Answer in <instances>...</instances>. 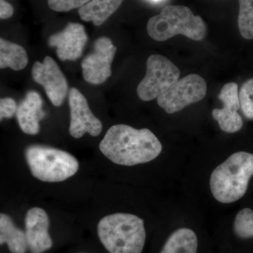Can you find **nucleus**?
<instances>
[{
    "instance_id": "nucleus-1",
    "label": "nucleus",
    "mask_w": 253,
    "mask_h": 253,
    "mask_svg": "<svg viewBox=\"0 0 253 253\" xmlns=\"http://www.w3.org/2000/svg\"><path fill=\"white\" fill-rule=\"evenodd\" d=\"M101 152L116 164L134 166L156 159L163 147L149 129H136L126 125L111 126L99 144Z\"/></svg>"
},
{
    "instance_id": "nucleus-2",
    "label": "nucleus",
    "mask_w": 253,
    "mask_h": 253,
    "mask_svg": "<svg viewBox=\"0 0 253 253\" xmlns=\"http://www.w3.org/2000/svg\"><path fill=\"white\" fill-rule=\"evenodd\" d=\"M101 244L110 253H141L146 241L142 219L128 213L103 217L97 226Z\"/></svg>"
},
{
    "instance_id": "nucleus-3",
    "label": "nucleus",
    "mask_w": 253,
    "mask_h": 253,
    "mask_svg": "<svg viewBox=\"0 0 253 253\" xmlns=\"http://www.w3.org/2000/svg\"><path fill=\"white\" fill-rule=\"evenodd\" d=\"M253 176V154L240 151L214 169L210 185L214 199L222 204L236 202L247 191Z\"/></svg>"
},
{
    "instance_id": "nucleus-4",
    "label": "nucleus",
    "mask_w": 253,
    "mask_h": 253,
    "mask_svg": "<svg viewBox=\"0 0 253 253\" xmlns=\"http://www.w3.org/2000/svg\"><path fill=\"white\" fill-rule=\"evenodd\" d=\"M206 31L202 18L195 16L185 6H165L159 14L150 18L147 23L148 34L159 42L167 41L176 35H183L193 41H202Z\"/></svg>"
},
{
    "instance_id": "nucleus-5",
    "label": "nucleus",
    "mask_w": 253,
    "mask_h": 253,
    "mask_svg": "<svg viewBox=\"0 0 253 253\" xmlns=\"http://www.w3.org/2000/svg\"><path fill=\"white\" fill-rule=\"evenodd\" d=\"M26 159L33 176L46 182L66 180L79 169V163L74 156L49 146H29L26 149Z\"/></svg>"
},
{
    "instance_id": "nucleus-6",
    "label": "nucleus",
    "mask_w": 253,
    "mask_h": 253,
    "mask_svg": "<svg viewBox=\"0 0 253 253\" xmlns=\"http://www.w3.org/2000/svg\"><path fill=\"white\" fill-rule=\"evenodd\" d=\"M146 67V76L137 87L138 96L142 101H152L158 98L179 81V68L161 55L150 56Z\"/></svg>"
},
{
    "instance_id": "nucleus-7",
    "label": "nucleus",
    "mask_w": 253,
    "mask_h": 253,
    "mask_svg": "<svg viewBox=\"0 0 253 253\" xmlns=\"http://www.w3.org/2000/svg\"><path fill=\"white\" fill-rule=\"evenodd\" d=\"M207 93V84L199 75L190 74L179 80L157 98L158 104L169 114L201 101Z\"/></svg>"
},
{
    "instance_id": "nucleus-8",
    "label": "nucleus",
    "mask_w": 253,
    "mask_h": 253,
    "mask_svg": "<svg viewBox=\"0 0 253 253\" xmlns=\"http://www.w3.org/2000/svg\"><path fill=\"white\" fill-rule=\"evenodd\" d=\"M116 47L106 37L95 41L94 50L81 63L84 81L92 84H103L111 76V63Z\"/></svg>"
},
{
    "instance_id": "nucleus-9",
    "label": "nucleus",
    "mask_w": 253,
    "mask_h": 253,
    "mask_svg": "<svg viewBox=\"0 0 253 253\" xmlns=\"http://www.w3.org/2000/svg\"><path fill=\"white\" fill-rule=\"evenodd\" d=\"M33 80L44 87L48 98L55 106L63 104L68 92V84L57 63L49 56L42 63L36 61L32 68Z\"/></svg>"
},
{
    "instance_id": "nucleus-10",
    "label": "nucleus",
    "mask_w": 253,
    "mask_h": 253,
    "mask_svg": "<svg viewBox=\"0 0 253 253\" xmlns=\"http://www.w3.org/2000/svg\"><path fill=\"white\" fill-rule=\"evenodd\" d=\"M71 123L69 131L75 139H79L85 133L96 136L102 131V123L94 116L84 95L76 88L69 91Z\"/></svg>"
},
{
    "instance_id": "nucleus-11",
    "label": "nucleus",
    "mask_w": 253,
    "mask_h": 253,
    "mask_svg": "<svg viewBox=\"0 0 253 253\" xmlns=\"http://www.w3.org/2000/svg\"><path fill=\"white\" fill-rule=\"evenodd\" d=\"M87 40L83 25L69 23L62 31L49 37L48 44L56 47V54L61 61H75L81 57Z\"/></svg>"
},
{
    "instance_id": "nucleus-12",
    "label": "nucleus",
    "mask_w": 253,
    "mask_h": 253,
    "mask_svg": "<svg viewBox=\"0 0 253 253\" xmlns=\"http://www.w3.org/2000/svg\"><path fill=\"white\" fill-rule=\"evenodd\" d=\"M223 104V109H215L212 111V116L219 123L221 129L227 133H234L243 126V120L238 111L240 105L238 84L229 83L223 86L218 96Z\"/></svg>"
},
{
    "instance_id": "nucleus-13",
    "label": "nucleus",
    "mask_w": 253,
    "mask_h": 253,
    "mask_svg": "<svg viewBox=\"0 0 253 253\" xmlns=\"http://www.w3.org/2000/svg\"><path fill=\"white\" fill-rule=\"evenodd\" d=\"M25 224L28 247L32 253H43L52 247V240L49 234V217L44 210L41 208L30 209Z\"/></svg>"
},
{
    "instance_id": "nucleus-14",
    "label": "nucleus",
    "mask_w": 253,
    "mask_h": 253,
    "mask_svg": "<svg viewBox=\"0 0 253 253\" xmlns=\"http://www.w3.org/2000/svg\"><path fill=\"white\" fill-rule=\"evenodd\" d=\"M42 103L41 95L36 91H30L18 105L16 117L21 130L26 134L36 135L39 133L40 122L45 116Z\"/></svg>"
},
{
    "instance_id": "nucleus-15",
    "label": "nucleus",
    "mask_w": 253,
    "mask_h": 253,
    "mask_svg": "<svg viewBox=\"0 0 253 253\" xmlns=\"http://www.w3.org/2000/svg\"><path fill=\"white\" fill-rule=\"evenodd\" d=\"M123 0H91L78 10L83 21L99 26L120 7Z\"/></svg>"
},
{
    "instance_id": "nucleus-16",
    "label": "nucleus",
    "mask_w": 253,
    "mask_h": 253,
    "mask_svg": "<svg viewBox=\"0 0 253 253\" xmlns=\"http://www.w3.org/2000/svg\"><path fill=\"white\" fill-rule=\"evenodd\" d=\"M6 244L11 253H26L28 249L26 232L16 227L9 215L0 214V244Z\"/></svg>"
},
{
    "instance_id": "nucleus-17",
    "label": "nucleus",
    "mask_w": 253,
    "mask_h": 253,
    "mask_svg": "<svg viewBox=\"0 0 253 253\" xmlns=\"http://www.w3.org/2000/svg\"><path fill=\"white\" fill-rule=\"evenodd\" d=\"M28 58L24 48L19 44L0 40V68L21 71L27 66Z\"/></svg>"
},
{
    "instance_id": "nucleus-18",
    "label": "nucleus",
    "mask_w": 253,
    "mask_h": 253,
    "mask_svg": "<svg viewBox=\"0 0 253 253\" xmlns=\"http://www.w3.org/2000/svg\"><path fill=\"white\" fill-rule=\"evenodd\" d=\"M198 238L187 228L178 229L169 236L161 253H196Z\"/></svg>"
},
{
    "instance_id": "nucleus-19",
    "label": "nucleus",
    "mask_w": 253,
    "mask_h": 253,
    "mask_svg": "<svg viewBox=\"0 0 253 253\" xmlns=\"http://www.w3.org/2000/svg\"><path fill=\"white\" fill-rule=\"evenodd\" d=\"M239 28L245 39H253V0H239Z\"/></svg>"
},
{
    "instance_id": "nucleus-20",
    "label": "nucleus",
    "mask_w": 253,
    "mask_h": 253,
    "mask_svg": "<svg viewBox=\"0 0 253 253\" xmlns=\"http://www.w3.org/2000/svg\"><path fill=\"white\" fill-rule=\"evenodd\" d=\"M234 232L241 239L253 237V211L250 208L241 210L236 215Z\"/></svg>"
},
{
    "instance_id": "nucleus-21",
    "label": "nucleus",
    "mask_w": 253,
    "mask_h": 253,
    "mask_svg": "<svg viewBox=\"0 0 253 253\" xmlns=\"http://www.w3.org/2000/svg\"><path fill=\"white\" fill-rule=\"evenodd\" d=\"M239 96L241 109L245 116L253 120V78L243 84Z\"/></svg>"
},
{
    "instance_id": "nucleus-22",
    "label": "nucleus",
    "mask_w": 253,
    "mask_h": 253,
    "mask_svg": "<svg viewBox=\"0 0 253 253\" xmlns=\"http://www.w3.org/2000/svg\"><path fill=\"white\" fill-rule=\"evenodd\" d=\"M91 0H48L49 8L58 12H67L76 8H81Z\"/></svg>"
},
{
    "instance_id": "nucleus-23",
    "label": "nucleus",
    "mask_w": 253,
    "mask_h": 253,
    "mask_svg": "<svg viewBox=\"0 0 253 253\" xmlns=\"http://www.w3.org/2000/svg\"><path fill=\"white\" fill-rule=\"evenodd\" d=\"M18 106L11 98H3L0 100V119L11 118L16 114Z\"/></svg>"
},
{
    "instance_id": "nucleus-24",
    "label": "nucleus",
    "mask_w": 253,
    "mask_h": 253,
    "mask_svg": "<svg viewBox=\"0 0 253 253\" xmlns=\"http://www.w3.org/2000/svg\"><path fill=\"white\" fill-rule=\"evenodd\" d=\"M14 14V8L5 0H0V18L7 19Z\"/></svg>"
},
{
    "instance_id": "nucleus-25",
    "label": "nucleus",
    "mask_w": 253,
    "mask_h": 253,
    "mask_svg": "<svg viewBox=\"0 0 253 253\" xmlns=\"http://www.w3.org/2000/svg\"><path fill=\"white\" fill-rule=\"evenodd\" d=\"M152 1H161V0H152Z\"/></svg>"
},
{
    "instance_id": "nucleus-26",
    "label": "nucleus",
    "mask_w": 253,
    "mask_h": 253,
    "mask_svg": "<svg viewBox=\"0 0 253 253\" xmlns=\"http://www.w3.org/2000/svg\"></svg>"
}]
</instances>
